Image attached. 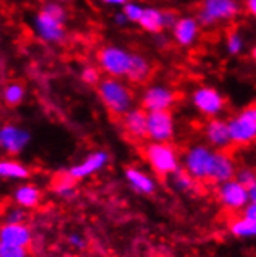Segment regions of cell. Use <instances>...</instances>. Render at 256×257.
Masks as SVG:
<instances>
[{
  "mask_svg": "<svg viewBox=\"0 0 256 257\" xmlns=\"http://www.w3.org/2000/svg\"><path fill=\"white\" fill-rule=\"evenodd\" d=\"M237 14V5L233 0H205L199 13V21L204 25H211L216 21L231 19Z\"/></svg>",
  "mask_w": 256,
  "mask_h": 257,
  "instance_id": "obj_7",
  "label": "cell"
},
{
  "mask_svg": "<svg viewBox=\"0 0 256 257\" xmlns=\"http://www.w3.org/2000/svg\"><path fill=\"white\" fill-rule=\"evenodd\" d=\"M247 7H248L250 13L256 17V0H247Z\"/></svg>",
  "mask_w": 256,
  "mask_h": 257,
  "instance_id": "obj_39",
  "label": "cell"
},
{
  "mask_svg": "<svg viewBox=\"0 0 256 257\" xmlns=\"http://www.w3.org/2000/svg\"><path fill=\"white\" fill-rule=\"evenodd\" d=\"M253 58H254V59H256V48H254V50H253Z\"/></svg>",
  "mask_w": 256,
  "mask_h": 257,
  "instance_id": "obj_41",
  "label": "cell"
},
{
  "mask_svg": "<svg viewBox=\"0 0 256 257\" xmlns=\"http://www.w3.org/2000/svg\"><path fill=\"white\" fill-rule=\"evenodd\" d=\"M143 155L151 169L160 177H171L180 169V158L169 143H149L143 149Z\"/></svg>",
  "mask_w": 256,
  "mask_h": 257,
  "instance_id": "obj_1",
  "label": "cell"
},
{
  "mask_svg": "<svg viewBox=\"0 0 256 257\" xmlns=\"http://www.w3.org/2000/svg\"><path fill=\"white\" fill-rule=\"evenodd\" d=\"M13 200H14V205L21 206V208H24L27 211L36 209L41 205L42 192L36 185H31V183H24V185H19L14 189Z\"/></svg>",
  "mask_w": 256,
  "mask_h": 257,
  "instance_id": "obj_18",
  "label": "cell"
},
{
  "mask_svg": "<svg viewBox=\"0 0 256 257\" xmlns=\"http://www.w3.org/2000/svg\"><path fill=\"white\" fill-rule=\"evenodd\" d=\"M241 45H242V42L239 39V36H237V34H230L228 36V48H230L231 53H237V51H239L241 50Z\"/></svg>",
  "mask_w": 256,
  "mask_h": 257,
  "instance_id": "obj_35",
  "label": "cell"
},
{
  "mask_svg": "<svg viewBox=\"0 0 256 257\" xmlns=\"http://www.w3.org/2000/svg\"><path fill=\"white\" fill-rule=\"evenodd\" d=\"M131 61L132 58L129 54H126L123 50L118 48H104L100 53V62L103 68L114 76L127 75V71L131 68Z\"/></svg>",
  "mask_w": 256,
  "mask_h": 257,
  "instance_id": "obj_11",
  "label": "cell"
},
{
  "mask_svg": "<svg viewBox=\"0 0 256 257\" xmlns=\"http://www.w3.org/2000/svg\"><path fill=\"white\" fill-rule=\"evenodd\" d=\"M51 189H53L54 195L68 200V198H71L73 195L76 194V180L71 178L67 172L59 174L56 178H54Z\"/></svg>",
  "mask_w": 256,
  "mask_h": 257,
  "instance_id": "obj_22",
  "label": "cell"
},
{
  "mask_svg": "<svg viewBox=\"0 0 256 257\" xmlns=\"http://www.w3.org/2000/svg\"><path fill=\"white\" fill-rule=\"evenodd\" d=\"M140 25L152 33H157L163 28V19H161V13L155 10H144L143 16L140 19Z\"/></svg>",
  "mask_w": 256,
  "mask_h": 257,
  "instance_id": "obj_26",
  "label": "cell"
},
{
  "mask_svg": "<svg viewBox=\"0 0 256 257\" xmlns=\"http://www.w3.org/2000/svg\"><path fill=\"white\" fill-rule=\"evenodd\" d=\"M38 28L42 34V38L48 41H59L64 36L62 22L54 19V17H51L45 11H42L38 17Z\"/></svg>",
  "mask_w": 256,
  "mask_h": 257,
  "instance_id": "obj_19",
  "label": "cell"
},
{
  "mask_svg": "<svg viewBox=\"0 0 256 257\" xmlns=\"http://www.w3.org/2000/svg\"><path fill=\"white\" fill-rule=\"evenodd\" d=\"M169 183H171V186L180 194L196 192V188H197V181L185 169H179L177 172H174L169 177Z\"/></svg>",
  "mask_w": 256,
  "mask_h": 257,
  "instance_id": "obj_23",
  "label": "cell"
},
{
  "mask_svg": "<svg viewBox=\"0 0 256 257\" xmlns=\"http://www.w3.org/2000/svg\"><path fill=\"white\" fill-rule=\"evenodd\" d=\"M242 215L245 217H250V218H256V203H250L245 206V209L242 211Z\"/></svg>",
  "mask_w": 256,
  "mask_h": 257,
  "instance_id": "obj_37",
  "label": "cell"
},
{
  "mask_svg": "<svg viewBox=\"0 0 256 257\" xmlns=\"http://www.w3.org/2000/svg\"><path fill=\"white\" fill-rule=\"evenodd\" d=\"M176 95L171 90H166L163 87H154L146 91L143 96V108L146 112H158V110H169V107L174 104Z\"/></svg>",
  "mask_w": 256,
  "mask_h": 257,
  "instance_id": "obj_15",
  "label": "cell"
},
{
  "mask_svg": "<svg viewBox=\"0 0 256 257\" xmlns=\"http://www.w3.org/2000/svg\"><path fill=\"white\" fill-rule=\"evenodd\" d=\"M248 195H250L251 203H256V183H253V185L248 188Z\"/></svg>",
  "mask_w": 256,
  "mask_h": 257,
  "instance_id": "obj_38",
  "label": "cell"
},
{
  "mask_svg": "<svg viewBox=\"0 0 256 257\" xmlns=\"http://www.w3.org/2000/svg\"><path fill=\"white\" fill-rule=\"evenodd\" d=\"M124 132L134 140H143L148 137V113L141 108L129 110L123 116Z\"/></svg>",
  "mask_w": 256,
  "mask_h": 257,
  "instance_id": "obj_16",
  "label": "cell"
},
{
  "mask_svg": "<svg viewBox=\"0 0 256 257\" xmlns=\"http://www.w3.org/2000/svg\"><path fill=\"white\" fill-rule=\"evenodd\" d=\"M194 105L207 116H214L224 108V99L213 88H199L193 96Z\"/></svg>",
  "mask_w": 256,
  "mask_h": 257,
  "instance_id": "obj_14",
  "label": "cell"
},
{
  "mask_svg": "<svg viewBox=\"0 0 256 257\" xmlns=\"http://www.w3.org/2000/svg\"><path fill=\"white\" fill-rule=\"evenodd\" d=\"M31 137L27 131L13 124H7L0 131V144L8 155H19L30 143Z\"/></svg>",
  "mask_w": 256,
  "mask_h": 257,
  "instance_id": "obj_9",
  "label": "cell"
},
{
  "mask_svg": "<svg viewBox=\"0 0 256 257\" xmlns=\"http://www.w3.org/2000/svg\"><path fill=\"white\" fill-rule=\"evenodd\" d=\"M174 137V119L169 110L148 113V138L154 143H169Z\"/></svg>",
  "mask_w": 256,
  "mask_h": 257,
  "instance_id": "obj_6",
  "label": "cell"
},
{
  "mask_svg": "<svg viewBox=\"0 0 256 257\" xmlns=\"http://www.w3.org/2000/svg\"><path fill=\"white\" fill-rule=\"evenodd\" d=\"M44 11H45L47 14H50L51 17H54V19L61 21V22L64 21V17H65V14H64V10H62L61 7H58V5H53V4L47 5Z\"/></svg>",
  "mask_w": 256,
  "mask_h": 257,
  "instance_id": "obj_33",
  "label": "cell"
},
{
  "mask_svg": "<svg viewBox=\"0 0 256 257\" xmlns=\"http://www.w3.org/2000/svg\"><path fill=\"white\" fill-rule=\"evenodd\" d=\"M5 102L8 105H17L21 104L22 98H24V87L21 84H10L5 88V93H4Z\"/></svg>",
  "mask_w": 256,
  "mask_h": 257,
  "instance_id": "obj_27",
  "label": "cell"
},
{
  "mask_svg": "<svg viewBox=\"0 0 256 257\" xmlns=\"http://www.w3.org/2000/svg\"><path fill=\"white\" fill-rule=\"evenodd\" d=\"M33 242V231L27 223H4L0 228V243L28 248Z\"/></svg>",
  "mask_w": 256,
  "mask_h": 257,
  "instance_id": "obj_12",
  "label": "cell"
},
{
  "mask_svg": "<svg viewBox=\"0 0 256 257\" xmlns=\"http://www.w3.org/2000/svg\"><path fill=\"white\" fill-rule=\"evenodd\" d=\"M228 231L231 235L237 238H254L256 237V218H250L245 215L233 218L228 225Z\"/></svg>",
  "mask_w": 256,
  "mask_h": 257,
  "instance_id": "obj_20",
  "label": "cell"
},
{
  "mask_svg": "<svg viewBox=\"0 0 256 257\" xmlns=\"http://www.w3.org/2000/svg\"><path fill=\"white\" fill-rule=\"evenodd\" d=\"M237 166L234 158L227 151H216L214 152V161L213 169L210 175V183L213 185H222L225 181H230L236 177Z\"/></svg>",
  "mask_w": 256,
  "mask_h": 257,
  "instance_id": "obj_10",
  "label": "cell"
},
{
  "mask_svg": "<svg viewBox=\"0 0 256 257\" xmlns=\"http://www.w3.org/2000/svg\"><path fill=\"white\" fill-rule=\"evenodd\" d=\"M109 163V155L107 152L104 151H95L92 154H89L81 163L75 164V166H71L67 174L75 178L76 181L78 180H84V178H89L95 174H98L100 171H103Z\"/></svg>",
  "mask_w": 256,
  "mask_h": 257,
  "instance_id": "obj_8",
  "label": "cell"
},
{
  "mask_svg": "<svg viewBox=\"0 0 256 257\" xmlns=\"http://www.w3.org/2000/svg\"><path fill=\"white\" fill-rule=\"evenodd\" d=\"M0 257H30V252L24 246L0 243Z\"/></svg>",
  "mask_w": 256,
  "mask_h": 257,
  "instance_id": "obj_29",
  "label": "cell"
},
{
  "mask_svg": "<svg viewBox=\"0 0 256 257\" xmlns=\"http://www.w3.org/2000/svg\"><path fill=\"white\" fill-rule=\"evenodd\" d=\"M28 214H27V209L21 208V206H10L7 211H5V223H25Z\"/></svg>",
  "mask_w": 256,
  "mask_h": 257,
  "instance_id": "obj_28",
  "label": "cell"
},
{
  "mask_svg": "<svg viewBox=\"0 0 256 257\" xmlns=\"http://www.w3.org/2000/svg\"><path fill=\"white\" fill-rule=\"evenodd\" d=\"M104 2H109V4H124L126 0H104Z\"/></svg>",
  "mask_w": 256,
  "mask_h": 257,
  "instance_id": "obj_40",
  "label": "cell"
},
{
  "mask_svg": "<svg viewBox=\"0 0 256 257\" xmlns=\"http://www.w3.org/2000/svg\"><path fill=\"white\" fill-rule=\"evenodd\" d=\"M67 242L70 243V246H73L75 249H82V248H86V245H87L84 235L79 234V232H71V234H68Z\"/></svg>",
  "mask_w": 256,
  "mask_h": 257,
  "instance_id": "obj_31",
  "label": "cell"
},
{
  "mask_svg": "<svg viewBox=\"0 0 256 257\" xmlns=\"http://www.w3.org/2000/svg\"><path fill=\"white\" fill-rule=\"evenodd\" d=\"M124 178L127 181V185L131 186V189H134L141 195H151L155 192L157 188L155 180L146 171H141L135 166H129L124 171Z\"/></svg>",
  "mask_w": 256,
  "mask_h": 257,
  "instance_id": "obj_17",
  "label": "cell"
},
{
  "mask_svg": "<svg viewBox=\"0 0 256 257\" xmlns=\"http://www.w3.org/2000/svg\"><path fill=\"white\" fill-rule=\"evenodd\" d=\"M216 149L208 148L204 144H194L184 154V169L197 181V183H210V175L213 169Z\"/></svg>",
  "mask_w": 256,
  "mask_h": 257,
  "instance_id": "obj_2",
  "label": "cell"
},
{
  "mask_svg": "<svg viewBox=\"0 0 256 257\" xmlns=\"http://www.w3.org/2000/svg\"><path fill=\"white\" fill-rule=\"evenodd\" d=\"M0 177L4 180H27L30 169L17 160H2L0 163Z\"/></svg>",
  "mask_w": 256,
  "mask_h": 257,
  "instance_id": "obj_21",
  "label": "cell"
},
{
  "mask_svg": "<svg viewBox=\"0 0 256 257\" xmlns=\"http://www.w3.org/2000/svg\"><path fill=\"white\" fill-rule=\"evenodd\" d=\"M230 135L233 144L248 146L256 140V105H250L245 110L228 121Z\"/></svg>",
  "mask_w": 256,
  "mask_h": 257,
  "instance_id": "obj_5",
  "label": "cell"
},
{
  "mask_svg": "<svg viewBox=\"0 0 256 257\" xmlns=\"http://www.w3.org/2000/svg\"><path fill=\"white\" fill-rule=\"evenodd\" d=\"M161 19H163V27H173L177 24L176 14L174 13H161Z\"/></svg>",
  "mask_w": 256,
  "mask_h": 257,
  "instance_id": "obj_36",
  "label": "cell"
},
{
  "mask_svg": "<svg viewBox=\"0 0 256 257\" xmlns=\"http://www.w3.org/2000/svg\"><path fill=\"white\" fill-rule=\"evenodd\" d=\"M149 75H151L149 64L140 56H132L131 68H129V71H127V76H129V79L134 81V82H144L146 79L149 78Z\"/></svg>",
  "mask_w": 256,
  "mask_h": 257,
  "instance_id": "obj_25",
  "label": "cell"
},
{
  "mask_svg": "<svg viewBox=\"0 0 256 257\" xmlns=\"http://www.w3.org/2000/svg\"><path fill=\"white\" fill-rule=\"evenodd\" d=\"M205 138L208 144L216 151H227L233 144L228 122L222 119H211L205 125Z\"/></svg>",
  "mask_w": 256,
  "mask_h": 257,
  "instance_id": "obj_13",
  "label": "cell"
},
{
  "mask_svg": "<svg viewBox=\"0 0 256 257\" xmlns=\"http://www.w3.org/2000/svg\"><path fill=\"white\" fill-rule=\"evenodd\" d=\"M216 197L221 206L228 212H242L250 203L248 188L236 178L216 186Z\"/></svg>",
  "mask_w": 256,
  "mask_h": 257,
  "instance_id": "obj_4",
  "label": "cell"
},
{
  "mask_svg": "<svg viewBox=\"0 0 256 257\" xmlns=\"http://www.w3.org/2000/svg\"><path fill=\"white\" fill-rule=\"evenodd\" d=\"M234 178L239 183H242L244 186L250 188L253 183H256V171L253 168H241V169H237Z\"/></svg>",
  "mask_w": 256,
  "mask_h": 257,
  "instance_id": "obj_30",
  "label": "cell"
},
{
  "mask_svg": "<svg viewBox=\"0 0 256 257\" xmlns=\"http://www.w3.org/2000/svg\"><path fill=\"white\" fill-rule=\"evenodd\" d=\"M100 96L112 115L124 116L131 110V102H132L131 91L123 84H120L114 79H106L101 82Z\"/></svg>",
  "mask_w": 256,
  "mask_h": 257,
  "instance_id": "obj_3",
  "label": "cell"
},
{
  "mask_svg": "<svg viewBox=\"0 0 256 257\" xmlns=\"http://www.w3.org/2000/svg\"><path fill=\"white\" fill-rule=\"evenodd\" d=\"M143 11H144V10H141V8L137 7V5H126V8H124V14H126L127 19H131V21H138V22H140L141 16H143Z\"/></svg>",
  "mask_w": 256,
  "mask_h": 257,
  "instance_id": "obj_32",
  "label": "cell"
},
{
  "mask_svg": "<svg viewBox=\"0 0 256 257\" xmlns=\"http://www.w3.org/2000/svg\"><path fill=\"white\" fill-rule=\"evenodd\" d=\"M174 34L179 44L190 45L197 34V24L193 19H182L176 24Z\"/></svg>",
  "mask_w": 256,
  "mask_h": 257,
  "instance_id": "obj_24",
  "label": "cell"
},
{
  "mask_svg": "<svg viewBox=\"0 0 256 257\" xmlns=\"http://www.w3.org/2000/svg\"><path fill=\"white\" fill-rule=\"evenodd\" d=\"M82 79L87 84H95L98 81V71L95 68H86L82 71Z\"/></svg>",
  "mask_w": 256,
  "mask_h": 257,
  "instance_id": "obj_34",
  "label": "cell"
}]
</instances>
